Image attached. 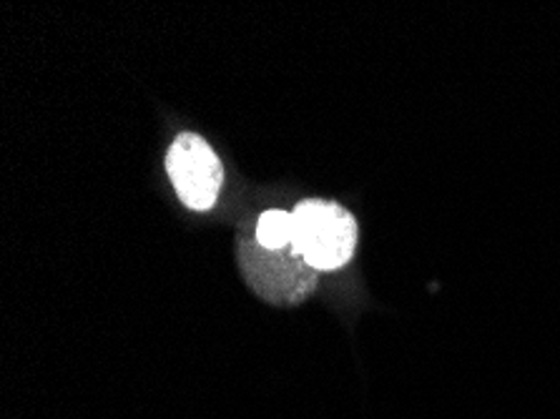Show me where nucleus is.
<instances>
[{
  "instance_id": "obj_3",
  "label": "nucleus",
  "mask_w": 560,
  "mask_h": 419,
  "mask_svg": "<svg viewBox=\"0 0 560 419\" xmlns=\"http://www.w3.org/2000/svg\"><path fill=\"white\" fill-rule=\"evenodd\" d=\"M166 174L184 207L209 211L224 184L222 161L199 133H179L166 153Z\"/></svg>"
},
{
  "instance_id": "obj_1",
  "label": "nucleus",
  "mask_w": 560,
  "mask_h": 419,
  "mask_svg": "<svg viewBox=\"0 0 560 419\" xmlns=\"http://www.w3.org/2000/svg\"><path fill=\"white\" fill-rule=\"evenodd\" d=\"M292 249L312 269L335 271L358 249V221L335 201L310 199L296 203Z\"/></svg>"
},
{
  "instance_id": "obj_2",
  "label": "nucleus",
  "mask_w": 560,
  "mask_h": 419,
  "mask_svg": "<svg viewBox=\"0 0 560 419\" xmlns=\"http://www.w3.org/2000/svg\"><path fill=\"white\" fill-rule=\"evenodd\" d=\"M240 264L254 294L271 304L287 306L302 302L317 284V269H312L294 249L269 252L257 242H242Z\"/></svg>"
},
{
  "instance_id": "obj_4",
  "label": "nucleus",
  "mask_w": 560,
  "mask_h": 419,
  "mask_svg": "<svg viewBox=\"0 0 560 419\" xmlns=\"http://www.w3.org/2000/svg\"><path fill=\"white\" fill-rule=\"evenodd\" d=\"M294 238V217L290 211L271 209L265 211L257 221V244L269 252H284L292 246Z\"/></svg>"
}]
</instances>
